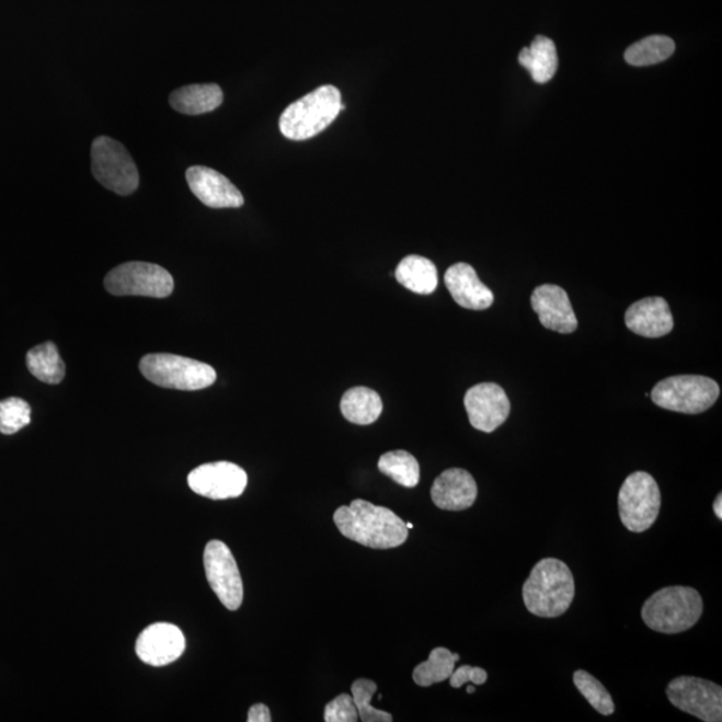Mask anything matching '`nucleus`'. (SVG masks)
Wrapping results in <instances>:
<instances>
[{"label":"nucleus","instance_id":"nucleus-1","mask_svg":"<svg viewBox=\"0 0 722 722\" xmlns=\"http://www.w3.org/2000/svg\"><path fill=\"white\" fill-rule=\"evenodd\" d=\"M333 522L345 538L366 548L396 549L409 539L410 530L392 509L363 500L339 507Z\"/></svg>","mask_w":722,"mask_h":722},{"label":"nucleus","instance_id":"nucleus-2","mask_svg":"<svg viewBox=\"0 0 722 722\" xmlns=\"http://www.w3.org/2000/svg\"><path fill=\"white\" fill-rule=\"evenodd\" d=\"M522 596L531 615L541 618L561 617L575 597L572 570L557 558H545L532 568L522 588Z\"/></svg>","mask_w":722,"mask_h":722},{"label":"nucleus","instance_id":"nucleus-3","mask_svg":"<svg viewBox=\"0 0 722 722\" xmlns=\"http://www.w3.org/2000/svg\"><path fill=\"white\" fill-rule=\"evenodd\" d=\"M702 597L694 587L667 586L646 599L641 609L642 621L653 632L678 634L700 621Z\"/></svg>","mask_w":722,"mask_h":722},{"label":"nucleus","instance_id":"nucleus-4","mask_svg":"<svg viewBox=\"0 0 722 722\" xmlns=\"http://www.w3.org/2000/svg\"><path fill=\"white\" fill-rule=\"evenodd\" d=\"M344 108L340 90L325 84L285 108L280 130L285 138L306 141L331 126Z\"/></svg>","mask_w":722,"mask_h":722},{"label":"nucleus","instance_id":"nucleus-5","mask_svg":"<svg viewBox=\"0 0 722 722\" xmlns=\"http://www.w3.org/2000/svg\"><path fill=\"white\" fill-rule=\"evenodd\" d=\"M141 374L151 383L170 390L198 391L215 385L214 367L190 357L170 354H150L139 363Z\"/></svg>","mask_w":722,"mask_h":722},{"label":"nucleus","instance_id":"nucleus-6","mask_svg":"<svg viewBox=\"0 0 722 722\" xmlns=\"http://www.w3.org/2000/svg\"><path fill=\"white\" fill-rule=\"evenodd\" d=\"M720 387L711 378L699 375L672 376L653 388L652 400L661 409L696 415L718 402Z\"/></svg>","mask_w":722,"mask_h":722},{"label":"nucleus","instance_id":"nucleus-7","mask_svg":"<svg viewBox=\"0 0 722 722\" xmlns=\"http://www.w3.org/2000/svg\"><path fill=\"white\" fill-rule=\"evenodd\" d=\"M91 172L106 190L129 196L139 186V173L129 151L117 139L101 136L91 145Z\"/></svg>","mask_w":722,"mask_h":722},{"label":"nucleus","instance_id":"nucleus-8","mask_svg":"<svg viewBox=\"0 0 722 722\" xmlns=\"http://www.w3.org/2000/svg\"><path fill=\"white\" fill-rule=\"evenodd\" d=\"M618 509L629 531L651 529L661 509V491L655 479L645 471H637L624 479L618 494Z\"/></svg>","mask_w":722,"mask_h":722},{"label":"nucleus","instance_id":"nucleus-9","mask_svg":"<svg viewBox=\"0 0 722 722\" xmlns=\"http://www.w3.org/2000/svg\"><path fill=\"white\" fill-rule=\"evenodd\" d=\"M105 288L114 296L165 299L173 294L174 280L172 275L160 265L130 261L107 273Z\"/></svg>","mask_w":722,"mask_h":722},{"label":"nucleus","instance_id":"nucleus-10","mask_svg":"<svg viewBox=\"0 0 722 722\" xmlns=\"http://www.w3.org/2000/svg\"><path fill=\"white\" fill-rule=\"evenodd\" d=\"M666 696L673 707L706 722L722 721V688L699 677L672 679Z\"/></svg>","mask_w":722,"mask_h":722},{"label":"nucleus","instance_id":"nucleus-11","mask_svg":"<svg viewBox=\"0 0 722 722\" xmlns=\"http://www.w3.org/2000/svg\"><path fill=\"white\" fill-rule=\"evenodd\" d=\"M206 580L228 610H239L244 599V585L232 551L221 541H210L204 551Z\"/></svg>","mask_w":722,"mask_h":722},{"label":"nucleus","instance_id":"nucleus-12","mask_svg":"<svg viewBox=\"0 0 722 722\" xmlns=\"http://www.w3.org/2000/svg\"><path fill=\"white\" fill-rule=\"evenodd\" d=\"M187 483L194 493L209 497V500H232L244 493L248 475L240 466L234 463H206L191 472Z\"/></svg>","mask_w":722,"mask_h":722},{"label":"nucleus","instance_id":"nucleus-13","mask_svg":"<svg viewBox=\"0 0 722 722\" xmlns=\"http://www.w3.org/2000/svg\"><path fill=\"white\" fill-rule=\"evenodd\" d=\"M465 406L471 426L488 434L500 428L512 411L505 390L495 383L471 387L466 392Z\"/></svg>","mask_w":722,"mask_h":722},{"label":"nucleus","instance_id":"nucleus-14","mask_svg":"<svg viewBox=\"0 0 722 722\" xmlns=\"http://www.w3.org/2000/svg\"><path fill=\"white\" fill-rule=\"evenodd\" d=\"M186 641L181 629L173 623L150 624L139 634L136 643L138 658L151 666H165L177 661L185 652Z\"/></svg>","mask_w":722,"mask_h":722},{"label":"nucleus","instance_id":"nucleus-15","mask_svg":"<svg viewBox=\"0 0 722 722\" xmlns=\"http://www.w3.org/2000/svg\"><path fill=\"white\" fill-rule=\"evenodd\" d=\"M186 181L194 196L209 208H241L245 203L238 187L215 169L191 167L186 170Z\"/></svg>","mask_w":722,"mask_h":722},{"label":"nucleus","instance_id":"nucleus-16","mask_svg":"<svg viewBox=\"0 0 722 722\" xmlns=\"http://www.w3.org/2000/svg\"><path fill=\"white\" fill-rule=\"evenodd\" d=\"M531 307L546 330L573 333L578 328L566 290L558 285L545 284L536 288L531 295Z\"/></svg>","mask_w":722,"mask_h":722},{"label":"nucleus","instance_id":"nucleus-17","mask_svg":"<svg viewBox=\"0 0 722 722\" xmlns=\"http://www.w3.org/2000/svg\"><path fill=\"white\" fill-rule=\"evenodd\" d=\"M478 485L474 477L463 469H448L435 479L431 497L436 507L447 512H463L474 505Z\"/></svg>","mask_w":722,"mask_h":722},{"label":"nucleus","instance_id":"nucleus-18","mask_svg":"<svg viewBox=\"0 0 722 722\" xmlns=\"http://www.w3.org/2000/svg\"><path fill=\"white\" fill-rule=\"evenodd\" d=\"M624 324L637 335L657 339L672 332L675 320L663 297H646L628 308Z\"/></svg>","mask_w":722,"mask_h":722},{"label":"nucleus","instance_id":"nucleus-19","mask_svg":"<svg viewBox=\"0 0 722 722\" xmlns=\"http://www.w3.org/2000/svg\"><path fill=\"white\" fill-rule=\"evenodd\" d=\"M445 283L455 302L462 308L484 311L493 306L494 294L479 280L475 270L469 264L451 265L446 272Z\"/></svg>","mask_w":722,"mask_h":722},{"label":"nucleus","instance_id":"nucleus-20","mask_svg":"<svg viewBox=\"0 0 722 722\" xmlns=\"http://www.w3.org/2000/svg\"><path fill=\"white\" fill-rule=\"evenodd\" d=\"M224 93L216 83L190 84L174 90L169 96L170 106L185 115H202L222 105Z\"/></svg>","mask_w":722,"mask_h":722},{"label":"nucleus","instance_id":"nucleus-21","mask_svg":"<svg viewBox=\"0 0 722 722\" xmlns=\"http://www.w3.org/2000/svg\"><path fill=\"white\" fill-rule=\"evenodd\" d=\"M396 277L399 284L417 295H431L438 288V270L435 264L417 254L400 261Z\"/></svg>","mask_w":722,"mask_h":722},{"label":"nucleus","instance_id":"nucleus-22","mask_svg":"<svg viewBox=\"0 0 722 722\" xmlns=\"http://www.w3.org/2000/svg\"><path fill=\"white\" fill-rule=\"evenodd\" d=\"M519 64L530 72L537 83H548L558 69V54L554 42L543 35L536 36L530 47L519 54Z\"/></svg>","mask_w":722,"mask_h":722},{"label":"nucleus","instance_id":"nucleus-23","mask_svg":"<svg viewBox=\"0 0 722 722\" xmlns=\"http://www.w3.org/2000/svg\"><path fill=\"white\" fill-rule=\"evenodd\" d=\"M340 410L348 422L357 426L373 424L383 412L379 393L367 387H354L344 393Z\"/></svg>","mask_w":722,"mask_h":722},{"label":"nucleus","instance_id":"nucleus-24","mask_svg":"<svg viewBox=\"0 0 722 722\" xmlns=\"http://www.w3.org/2000/svg\"><path fill=\"white\" fill-rule=\"evenodd\" d=\"M26 364L28 371L44 383L59 385L65 379V363L60 359L57 345L51 342L30 349Z\"/></svg>","mask_w":722,"mask_h":722},{"label":"nucleus","instance_id":"nucleus-25","mask_svg":"<svg viewBox=\"0 0 722 722\" xmlns=\"http://www.w3.org/2000/svg\"><path fill=\"white\" fill-rule=\"evenodd\" d=\"M459 658V654H454L446 647H435L428 660L415 667L412 678L422 688L446 681L451 677Z\"/></svg>","mask_w":722,"mask_h":722},{"label":"nucleus","instance_id":"nucleus-26","mask_svg":"<svg viewBox=\"0 0 722 722\" xmlns=\"http://www.w3.org/2000/svg\"><path fill=\"white\" fill-rule=\"evenodd\" d=\"M378 467L380 472L406 489L416 488L421 479V467L416 458L404 450L381 455Z\"/></svg>","mask_w":722,"mask_h":722},{"label":"nucleus","instance_id":"nucleus-27","mask_svg":"<svg viewBox=\"0 0 722 722\" xmlns=\"http://www.w3.org/2000/svg\"><path fill=\"white\" fill-rule=\"evenodd\" d=\"M675 50V42L669 36L652 35L630 46L624 59L632 66H651L664 62Z\"/></svg>","mask_w":722,"mask_h":722},{"label":"nucleus","instance_id":"nucleus-28","mask_svg":"<svg viewBox=\"0 0 722 722\" xmlns=\"http://www.w3.org/2000/svg\"><path fill=\"white\" fill-rule=\"evenodd\" d=\"M573 679L575 688L599 714L611 715L615 713L616 707L609 691L596 677L586 671H576Z\"/></svg>","mask_w":722,"mask_h":722},{"label":"nucleus","instance_id":"nucleus-29","mask_svg":"<svg viewBox=\"0 0 722 722\" xmlns=\"http://www.w3.org/2000/svg\"><path fill=\"white\" fill-rule=\"evenodd\" d=\"M352 699H354L357 713H359V719L364 722H391L393 720L392 714L385 711H379L371 706V700L376 690H378V685H376L371 679L360 678L356 679L352 684Z\"/></svg>","mask_w":722,"mask_h":722},{"label":"nucleus","instance_id":"nucleus-30","mask_svg":"<svg viewBox=\"0 0 722 722\" xmlns=\"http://www.w3.org/2000/svg\"><path fill=\"white\" fill-rule=\"evenodd\" d=\"M32 422V409L26 400L9 398L0 402V434L14 435Z\"/></svg>","mask_w":722,"mask_h":722},{"label":"nucleus","instance_id":"nucleus-31","mask_svg":"<svg viewBox=\"0 0 722 722\" xmlns=\"http://www.w3.org/2000/svg\"><path fill=\"white\" fill-rule=\"evenodd\" d=\"M324 720L326 722H356L359 713L349 695H340L325 707Z\"/></svg>","mask_w":722,"mask_h":722},{"label":"nucleus","instance_id":"nucleus-32","mask_svg":"<svg viewBox=\"0 0 722 722\" xmlns=\"http://www.w3.org/2000/svg\"><path fill=\"white\" fill-rule=\"evenodd\" d=\"M488 672L482 667H474L470 665L460 666L459 669L454 671L450 678V685L455 689L462 688L465 684L472 683L474 685H483L488 681Z\"/></svg>","mask_w":722,"mask_h":722},{"label":"nucleus","instance_id":"nucleus-33","mask_svg":"<svg viewBox=\"0 0 722 722\" xmlns=\"http://www.w3.org/2000/svg\"><path fill=\"white\" fill-rule=\"evenodd\" d=\"M270 708L264 703H256L248 712V722H271Z\"/></svg>","mask_w":722,"mask_h":722},{"label":"nucleus","instance_id":"nucleus-34","mask_svg":"<svg viewBox=\"0 0 722 722\" xmlns=\"http://www.w3.org/2000/svg\"><path fill=\"white\" fill-rule=\"evenodd\" d=\"M713 509L715 517H718L720 520L722 519V495L719 494L718 497H715V501L713 503Z\"/></svg>","mask_w":722,"mask_h":722},{"label":"nucleus","instance_id":"nucleus-35","mask_svg":"<svg viewBox=\"0 0 722 722\" xmlns=\"http://www.w3.org/2000/svg\"><path fill=\"white\" fill-rule=\"evenodd\" d=\"M467 694H475V687H469L467 688Z\"/></svg>","mask_w":722,"mask_h":722},{"label":"nucleus","instance_id":"nucleus-36","mask_svg":"<svg viewBox=\"0 0 722 722\" xmlns=\"http://www.w3.org/2000/svg\"><path fill=\"white\" fill-rule=\"evenodd\" d=\"M405 526H406V529H409V530H411L412 527H414V525L410 524V522H409V524H405Z\"/></svg>","mask_w":722,"mask_h":722}]
</instances>
